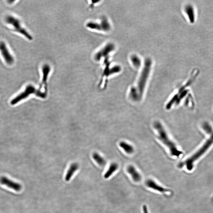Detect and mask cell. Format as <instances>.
<instances>
[{
  "mask_svg": "<svg viewBox=\"0 0 213 213\" xmlns=\"http://www.w3.org/2000/svg\"><path fill=\"white\" fill-rule=\"evenodd\" d=\"M152 60L149 58H146L142 66L136 84L135 86H132L129 90V97L133 101H138L143 97L152 71Z\"/></svg>",
  "mask_w": 213,
  "mask_h": 213,
  "instance_id": "cell-1",
  "label": "cell"
},
{
  "mask_svg": "<svg viewBox=\"0 0 213 213\" xmlns=\"http://www.w3.org/2000/svg\"><path fill=\"white\" fill-rule=\"evenodd\" d=\"M153 127L157 132L159 140L168 148L171 155L177 157L180 156L182 152L170 138L162 124L159 121H156L153 124Z\"/></svg>",
  "mask_w": 213,
  "mask_h": 213,
  "instance_id": "cell-2",
  "label": "cell"
},
{
  "mask_svg": "<svg viewBox=\"0 0 213 213\" xmlns=\"http://www.w3.org/2000/svg\"><path fill=\"white\" fill-rule=\"evenodd\" d=\"M213 144V135L197 152H195L194 154H193V155L189 157L184 162L180 164L179 167H182L183 166H186L187 169L188 171H192L194 168V163L195 161L199 159L200 157L202 156Z\"/></svg>",
  "mask_w": 213,
  "mask_h": 213,
  "instance_id": "cell-3",
  "label": "cell"
},
{
  "mask_svg": "<svg viewBox=\"0 0 213 213\" xmlns=\"http://www.w3.org/2000/svg\"><path fill=\"white\" fill-rule=\"evenodd\" d=\"M32 94H35L37 96L42 98H45L46 97V94L45 92H43L40 90L36 89L33 85L29 84L28 85L23 92L15 97L11 101V105H14L20 102L21 100L27 98V97Z\"/></svg>",
  "mask_w": 213,
  "mask_h": 213,
  "instance_id": "cell-4",
  "label": "cell"
},
{
  "mask_svg": "<svg viewBox=\"0 0 213 213\" xmlns=\"http://www.w3.org/2000/svg\"><path fill=\"white\" fill-rule=\"evenodd\" d=\"M5 20L7 24L11 25L13 27L15 32L22 34L29 40H32V36L23 27L21 21L17 18L12 15H8L6 17Z\"/></svg>",
  "mask_w": 213,
  "mask_h": 213,
  "instance_id": "cell-5",
  "label": "cell"
},
{
  "mask_svg": "<svg viewBox=\"0 0 213 213\" xmlns=\"http://www.w3.org/2000/svg\"><path fill=\"white\" fill-rule=\"evenodd\" d=\"M86 27L89 29L98 31L108 32L111 29V26L107 18L103 17L100 23L89 22L86 24Z\"/></svg>",
  "mask_w": 213,
  "mask_h": 213,
  "instance_id": "cell-6",
  "label": "cell"
},
{
  "mask_svg": "<svg viewBox=\"0 0 213 213\" xmlns=\"http://www.w3.org/2000/svg\"><path fill=\"white\" fill-rule=\"evenodd\" d=\"M115 46L113 44L108 43L96 53L94 56V59L96 61H100L102 58L105 57V59L108 58L109 54L114 51Z\"/></svg>",
  "mask_w": 213,
  "mask_h": 213,
  "instance_id": "cell-7",
  "label": "cell"
},
{
  "mask_svg": "<svg viewBox=\"0 0 213 213\" xmlns=\"http://www.w3.org/2000/svg\"><path fill=\"white\" fill-rule=\"evenodd\" d=\"M0 52L7 64L9 65L13 64L14 62V58L4 42H0Z\"/></svg>",
  "mask_w": 213,
  "mask_h": 213,
  "instance_id": "cell-8",
  "label": "cell"
},
{
  "mask_svg": "<svg viewBox=\"0 0 213 213\" xmlns=\"http://www.w3.org/2000/svg\"><path fill=\"white\" fill-rule=\"evenodd\" d=\"M0 182L2 184L7 186L8 188L12 189L16 192H19L21 190V185L18 183L15 182L11 180L8 179L5 176H3L1 178Z\"/></svg>",
  "mask_w": 213,
  "mask_h": 213,
  "instance_id": "cell-9",
  "label": "cell"
},
{
  "mask_svg": "<svg viewBox=\"0 0 213 213\" xmlns=\"http://www.w3.org/2000/svg\"><path fill=\"white\" fill-rule=\"evenodd\" d=\"M146 186L148 188L152 189L154 190L157 191L161 193H165L168 192L169 190L165 188L162 187L157 184L156 182L153 181V180L149 179L146 182Z\"/></svg>",
  "mask_w": 213,
  "mask_h": 213,
  "instance_id": "cell-10",
  "label": "cell"
},
{
  "mask_svg": "<svg viewBox=\"0 0 213 213\" xmlns=\"http://www.w3.org/2000/svg\"><path fill=\"white\" fill-rule=\"evenodd\" d=\"M127 171L135 182H138L141 181V176L133 166L131 165L128 166L127 168Z\"/></svg>",
  "mask_w": 213,
  "mask_h": 213,
  "instance_id": "cell-11",
  "label": "cell"
},
{
  "mask_svg": "<svg viewBox=\"0 0 213 213\" xmlns=\"http://www.w3.org/2000/svg\"><path fill=\"white\" fill-rule=\"evenodd\" d=\"M184 11L188 18L190 22L194 23L195 21V11L194 7L192 5H186L184 7Z\"/></svg>",
  "mask_w": 213,
  "mask_h": 213,
  "instance_id": "cell-12",
  "label": "cell"
},
{
  "mask_svg": "<svg viewBox=\"0 0 213 213\" xmlns=\"http://www.w3.org/2000/svg\"><path fill=\"white\" fill-rule=\"evenodd\" d=\"M79 168V165L76 163H72L70 166L66 175L65 180L66 182L69 181L71 178L72 177L75 172L78 170Z\"/></svg>",
  "mask_w": 213,
  "mask_h": 213,
  "instance_id": "cell-13",
  "label": "cell"
},
{
  "mask_svg": "<svg viewBox=\"0 0 213 213\" xmlns=\"http://www.w3.org/2000/svg\"><path fill=\"white\" fill-rule=\"evenodd\" d=\"M129 59L133 66L135 68L138 69L142 68L143 62H142L140 58L138 55L135 54L131 55Z\"/></svg>",
  "mask_w": 213,
  "mask_h": 213,
  "instance_id": "cell-14",
  "label": "cell"
},
{
  "mask_svg": "<svg viewBox=\"0 0 213 213\" xmlns=\"http://www.w3.org/2000/svg\"><path fill=\"white\" fill-rule=\"evenodd\" d=\"M119 146L127 154H131L134 152V148L133 146L127 142L121 141L120 143Z\"/></svg>",
  "mask_w": 213,
  "mask_h": 213,
  "instance_id": "cell-15",
  "label": "cell"
},
{
  "mask_svg": "<svg viewBox=\"0 0 213 213\" xmlns=\"http://www.w3.org/2000/svg\"><path fill=\"white\" fill-rule=\"evenodd\" d=\"M42 70V84L45 85L48 80L49 75L51 71V68L49 65L45 64L43 66Z\"/></svg>",
  "mask_w": 213,
  "mask_h": 213,
  "instance_id": "cell-16",
  "label": "cell"
},
{
  "mask_svg": "<svg viewBox=\"0 0 213 213\" xmlns=\"http://www.w3.org/2000/svg\"><path fill=\"white\" fill-rule=\"evenodd\" d=\"M119 168V165L115 163H113L109 166L108 169L107 171L104 175V178L105 179H107L109 178Z\"/></svg>",
  "mask_w": 213,
  "mask_h": 213,
  "instance_id": "cell-17",
  "label": "cell"
},
{
  "mask_svg": "<svg viewBox=\"0 0 213 213\" xmlns=\"http://www.w3.org/2000/svg\"><path fill=\"white\" fill-rule=\"evenodd\" d=\"M92 157L95 161L100 166L104 167L106 165V161L99 153L94 152L93 153Z\"/></svg>",
  "mask_w": 213,
  "mask_h": 213,
  "instance_id": "cell-18",
  "label": "cell"
},
{
  "mask_svg": "<svg viewBox=\"0 0 213 213\" xmlns=\"http://www.w3.org/2000/svg\"><path fill=\"white\" fill-rule=\"evenodd\" d=\"M143 213H149L147 206L146 205H144L143 206Z\"/></svg>",
  "mask_w": 213,
  "mask_h": 213,
  "instance_id": "cell-19",
  "label": "cell"
}]
</instances>
